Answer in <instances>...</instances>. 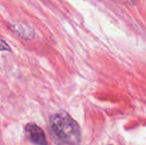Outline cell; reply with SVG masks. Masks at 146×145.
<instances>
[{"mask_svg":"<svg viewBox=\"0 0 146 145\" xmlns=\"http://www.w3.org/2000/svg\"><path fill=\"white\" fill-rule=\"evenodd\" d=\"M50 125L55 135L62 143L68 145H78L80 143V128L66 112L62 111L52 115L50 118Z\"/></svg>","mask_w":146,"mask_h":145,"instance_id":"1","label":"cell"},{"mask_svg":"<svg viewBox=\"0 0 146 145\" xmlns=\"http://www.w3.org/2000/svg\"><path fill=\"white\" fill-rule=\"evenodd\" d=\"M27 138L35 145H48L43 130L34 123H29L25 126Z\"/></svg>","mask_w":146,"mask_h":145,"instance_id":"2","label":"cell"},{"mask_svg":"<svg viewBox=\"0 0 146 145\" xmlns=\"http://www.w3.org/2000/svg\"><path fill=\"white\" fill-rule=\"evenodd\" d=\"M11 29L18 36L25 38H28V39L32 38L33 37V34H34L33 30L30 26L24 25V24H21H21L20 23L19 24H13L11 26Z\"/></svg>","mask_w":146,"mask_h":145,"instance_id":"3","label":"cell"}]
</instances>
